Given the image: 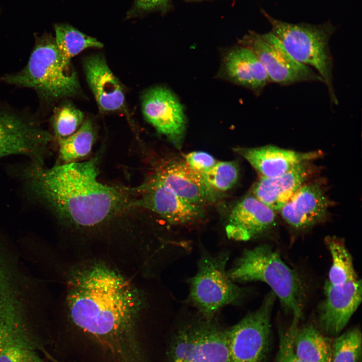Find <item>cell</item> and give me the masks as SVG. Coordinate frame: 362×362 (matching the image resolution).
<instances>
[{"label":"cell","mask_w":362,"mask_h":362,"mask_svg":"<svg viewBox=\"0 0 362 362\" xmlns=\"http://www.w3.org/2000/svg\"><path fill=\"white\" fill-rule=\"evenodd\" d=\"M150 178L160 183L184 200L203 206L213 203L217 192L205 181L202 174L192 169L185 160L160 162Z\"/></svg>","instance_id":"14"},{"label":"cell","mask_w":362,"mask_h":362,"mask_svg":"<svg viewBox=\"0 0 362 362\" xmlns=\"http://www.w3.org/2000/svg\"><path fill=\"white\" fill-rule=\"evenodd\" d=\"M332 362H362V336L357 327L333 337Z\"/></svg>","instance_id":"25"},{"label":"cell","mask_w":362,"mask_h":362,"mask_svg":"<svg viewBox=\"0 0 362 362\" xmlns=\"http://www.w3.org/2000/svg\"><path fill=\"white\" fill-rule=\"evenodd\" d=\"M228 260L225 253L204 254L197 273L190 280L189 300L206 319H213L222 308L241 301L245 295L228 275Z\"/></svg>","instance_id":"6"},{"label":"cell","mask_w":362,"mask_h":362,"mask_svg":"<svg viewBox=\"0 0 362 362\" xmlns=\"http://www.w3.org/2000/svg\"><path fill=\"white\" fill-rule=\"evenodd\" d=\"M1 79L10 84L32 88L47 102L72 96L80 88L76 73L70 65L63 64L54 38L47 34L37 37L24 68Z\"/></svg>","instance_id":"4"},{"label":"cell","mask_w":362,"mask_h":362,"mask_svg":"<svg viewBox=\"0 0 362 362\" xmlns=\"http://www.w3.org/2000/svg\"><path fill=\"white\" fill-rule=\"evenodd\" d=\"M51 134L32 121L0 109V158L14 155L31 157L43 163Z\"/></svg>","instance_id":"10"},{"label":"cell","mask_w":362,"mask_h":362,"mask_svg":"<svg viewBox=\"0 0 362 362\" xmlns=\"http://www.w3.org/2000/svg\"><path fill=\"white\" fill-rule=\"evenodd\" d=\"M234 150L245 159L261 176L266 178L282 174L300 163L313 160L322 155L319 151L301 152L273 145L238 147Z\"/></svg>","instance_id":"18"},{"label":"cell","mask_w":362,"mask_h":362,"mask_svg":"<svg viewBox=\"0 0 362 362\" xmlns=\"http://www.w3.org/2000/svg\"><path fill=\"white\" fill-rule=\"evenodd\" d=\"M295 354L307 362H332L333 337L324 334L311 324L291 325L287 330Z\"/></svg>","instance_id":"21"},{"label":"cell","mask_w":362,"mask_h":362,"mask_svg":"<svg viewBox=\"0 0 362 362\" xmlns=\"http://www.w3.org/2000/svg\"><path fill=\"white\" fill-rule=\"evenodd\" d=\"M276 212L253 195L239 201L231 211L225 231L232 240L245 241L265 233L276 223Z\"/></svg>","instance_id":"15"},{"label":"cell","mask_w":362,"mask_h":362,"mask_svg":"<svg viewBox=\"0 0 362 362\" xmlns=\"http://www.w3.org/2000/svg\"><path fill=\"white\" fill-rule=\"evenodd\" d=\"M270 32L281 41L297 62L313 67L326 85L330 101L337 105L333 83V60L329 41L334 28L330 23L312 25L292 24L277 20L266 12Z\"/></svg>","instance_id":"5"},{"label":"cell","mask_w":362,"mask_h":362,"mask_svg":"<svg viewBox=\"0 0 362 362\" xmlns=\"http://www.w3.org/2000/svg\"><path fill=\"white\" fill-rule=\"evenodd\" d=\"M169 0H134L130 16L149 12L164 8Z\"/></svg>","instance_id":"31"},{"label":"cell","mask_w":362,"mask_h":362,"mask_svg":"<svg viewBox=\"0 0 362 362\" xmlns=\"http://www.w3.org/2000/svg\"><path fill=\"white\" fill-rule=\"evenodd\" d=\"M276 297L270 291L261 306L226 330L229 362H267L271 347V315Z\"/></svg>","instance_id":"8"},{"label":"cell","mask_w":362,"mask_h":362,"mask_svg":"<svg viewBox=\"0 0 362 362\" xmlns=\"http://www.w3.org/2000/svg\"><path fill=\"white\" fill-rule=\"evenodd\" d=\"M54 31L55 44L62 61L65 65H70L71 59L83 50L103 46L97 39L68 24H55Z\"/></svg>","instance_id":"22"},{"label":"cell","mask_w":362,"mask_h":362,"mask_svg":"<svg viewBox=\"0 0 362 362\" xmlns=\"http://www.w3.org/2000/svg\"><path fill=\"white\" fill-rule=\"evenodd\" d=\"M324 293L318 327L326 335L334 337L341 333L361 301V282L358 279L342 284L326 282Z\"/></svg>","instance_id":"13"},{"label":"cell","mask_w":362,"mask_h":362,"mask_svg":"<svg viewBox=\"0 0 362 362\" xmlns=\"http://www.w3.org/2000/svg\"><path fill=\"white\" fill-rule=\"evenodd\" d=\"M142 111L146 120L158 133L176 148H181L187 118L183 106L173 93L162 86L149 89L143 96Z\"/></svg>","instance_id":"11"},{"label":"cell","mask_w":362,"mask_h":362,"mask_svg":"<svg viewBox=\"0 0 362 362\" xmlns=\"http://www.w3.org/2000/svg\"><path fill=\"white\" fill-rule=\"evenodd\" d=\"M332 264L326 282L331 285L342 284L357 279L352 257L344 243L336 237H327Z\"/></svg>","instance_id":"24"},{"label":"cell","mask_w":362,"mask_h":362,"mask_svg":"<svg viewBox=\"0 0 362 362\" xmlns=\"http://www.w3.org/2000/svg\"><path fill=\"white\" fill-rule=\"evenodd\" d=\"M186 1L189 2H201V1H207V0H186Z\"/></svg>","instance_id":"32"},{"label":"cell","mask_w":362,"mask_h":362,"mask_svg":"<svg viewBox=\"0 0 362 362\" xmlns=\"http://www.w3.org/2000/svg\"><path fill=\"white\" fill-rule=\"evenodd\" d=\"M94 139L93 124L86 120L75 133L58 139L60 159L64 163H69L87 156L92 150Z\"/></svg>","instance_id":"23"},{"label":"cell","mask_w":362,"mask_h":362,"mask_svg":"<svg viewBox=\"0 0 362 362\" xmlns=\"http://www.w3.org/2000/svg\"><path fill=\"white\" fill-rule=\"evenodd\" d=\"M38 352L26 347H9L0 353V362H51L42 358Z\"/></svg>","instance_id":"28"},{"label":"cell","mask_w":362,"mask_h":362,"mask_svg":"<svg viewBox=\"0 0 362 362\" xmlns=\"http://www.w3.org/2000/svg\"><path fill=\"white\" fill-rule=\"evenodd\" d=\"M218 76L256 95L260 94L269 82L266 71L254 53L239 44L224 53Z\"/></svg>","instance_id":"17"},{"label":"cell","mask_w":362,"mask_h":362,"mask_svg":"<svg viewBox=\"0 0 362 362\" xmlns=\"http://www.w3.org/2000/svg\"><path fill=\"white\" fill-rule=\"evenodd\" d=\"M185 161L193 170L202 174L212 168L216 160L211 154L204 151H194L185 156Z\"/></svg>","instance_id":"29"},{"label":"cell","mask_w":362,"mask_h":362,"mask_svg":"<svg viewBox=\"0 0 362 362\" xmlns=\"http://www.w3.org/2000/svg\"><path fill=\"white\" fill-rule=\"evenodd\" d=\"M83 113L73 105L66 103L56 108L52 116V126L57 139L75 133L82 123Z\"/></svg>","instance_id":"27"},{"label":"cell","mask_w":362,"mask_h":362,"mask_svg":"<svg viewBox=\"0 0 362 362\" xmlns=\"http://www.w3.org/2000/svg\"><path fill=\"white\" fill-rule=\"evenodd\" d=\"M330 206V202L322 186L313 182L302 185L279 212L289 226L303 230L325 219Z\"/></svg>","instance_id":"16"},{"label":"cell","mask_w":362,"mask_h":362,"mask_svg":"<svg viewBox=\"0 0 362 362\" xmlns=\"http://www.w3.org/2000/svg\"><path fill=\"white\" fill-rule=\"evenodd\" d=\"M238 42L254 53L269 82L284 85L305 81L323 82L313 69L295 60L270 31L264 34L249 31Z\"/></svg>","instance_id":"9"},{"label":"cell","mask_w":362,"mask_h":362,"mask_svg":"<svg viewBox=\"0 0 362 362\" xmlns=\"http://www.w3.org/2000/svg\"><path fill=\"white\" fill-rule=\"evenodd\" d=\"M23 174L32 194L75 227L97 228L135 207L125 192L98 181L94 159L51 168L34 162Z\"/></svg>","instance_id":"2"},{"label":"cell","mask_w":362,"mask_h":362,"mask_svg":"<svg viewBox=\"0 0 362 362\" xmlns=\"http://www.w3.org/2000/svg\"><path fill=\"white\" fill-rule=\"evenodd\" d=\"M69 327L51 339L69 362H150L138 330L142 302L131 283L105 264L81 265L68 276Z\"/></svg>","instance_id":"1"},{"label":"cell","mask_w":362,"mask_h":362,"mask_svg":"<svg viewBox=\"0 0 362 362\" xmlns=\"http://www.w3.org/2000/svg\"><path fill=\"white\" fill-rule=\"evenodd\" d=\"M133 191L137 193V197L132 198L135 207L155 213L170 224H193L204 216L202 206L184 200L150 177Z\"/></svg>","instance_id":"12"},{"label":"cell","mask_w":362,"mask_h":362,"mask_svg":"<svg viewBox=\"0 0 362 362\" xmlns=\"http://www.w3.org/2000/svg\"><path fill=\"white\" fill-rule=\"evenodd\" d=\"M166 362H229L226 330L204 318L184 324L170 342Z\"/></svg>","instance_id":"7"},{"label":"cell","mask_w":362,"mask_h":362,"mask_svg":"<svg viewBox=\"0 0 362 362\" xmlns=\"http://www.w3.org/2000/svg\"><path fill=\"white\" fill-rule=\"evenodd\" d=\"M83 65L86 80L100 109L107 112L121 109L124 93L105 59L99 55H92L85 59Z\"/></svg>","instance_id":"20"},{"label":"cell","mask_w":362,"mask_h":362,"mask_svg":"<svg viewBox=\"0 0 362 362\" xmlns=\"http://www.w3.org/2000/svg\"><path fill=\"white\" fill-rule=\"evenodd\" d=\"M276 362H307L299 358L295 354L287 330H280L279 348Z\"/></svg>","instance_id":"30"},{"label":"cell","mask_w":362,"mask_h":362,"mask_svg":"<svg viewBox=\"0 0 362 362\" xmlns=\"http://www.w3.org/2000/svg\"><path fill=\"white\" fill-rule=\"evenodd\" d=\"M235 283L260 281L266 283L280 300L282 307L299 324L303 310V288L298 274L268 245L245 249L227 270Z\"/></svg>","instance_id":"3"},{"label":"cell","mask_w":362,"mask_h":362,"mask_svg":"<svg viewBox=\"0 0 362 362\" xmlns=\"http://www.w3.org/2000/svg\"><path fill=\"white\" fill-rule=\"evenodd\" d=\"M207 184L215 192H225L233 187L239 176V168L234 161H219L201 174Z\"/></svg>","instance_id":"26"},{"label":"cell","mask_w":362,"mask_h":362,"mask_svg":"<svg viewBox=\"0 0 362 362\" xmlns=\"http://www.w3.org/2000/svg\"><path fill=\"white\" fill-rule=\"evenodd\" d=\"M308 162L300 163L280 175L261 176L254 185L253 195L276 213L280 212L311 174Z\"/></svg>","instance_id":"19"}]
</instances>
